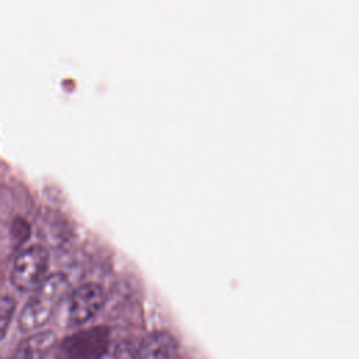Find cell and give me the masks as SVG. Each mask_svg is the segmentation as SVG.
Segmentation results:
<instances>
[{
  "label": "cell",
  "mask_w": 359,
  "mask_h": 359,
  "mask_svg": "<svg viewBox=\"0 0 359 359\" xmlns=\"http://www.w3.org/2000/svg\"><path fill=\"white\" fill-rule=\"evenodd\" d=\"M69 287V279L65 273L48 275L24 304L18 316L20 330L24 332H36L42 328L50 320L56 304L67 294Z\"/></svg>",
  "instance_id": "cell-1"
},
{
  "label": "cell",
  "mask_w": 359,
  "mask_h": 359,
  "mask_svg": "<svg viewBox=\"0 0 359 359\" xmlns=\"http://www.w3.org/2000/svg\"><path fill=\"white\" fill-rule=\"evenodd\" d=\"M49 252L42 245H29L13 261L10 280L20 292H34L48 278Z\"/></svg>",
  "instance_id": "cell-2"
},
{
  "label": "cell",
  "mask_w": 359,
  "mask_h": 359,
  "mask_svg": "<svg viewBox=\"0 0 359 359\" xmlns=\"http://www.w3.org/2000/svg\"><path fill=\"white\" fill-rule=\"evenodd\" d=\"M109 342V328L91 327L62 339L57 351L62 359H101L108 352Z\"/></svg>",
  "instance_id": "cell-3"
},
{
  "label": "cell",
  "mask_w": 359,
  "mask_h": 359,
  "mask_svg": "<svg viewBox=\"0 0 359 359\" xmlns=\"http://www.w3.org/2000/svg\"><path fill=\"white\" fill-rule=\"evenodd\" d=\"M105 293L97 283H84L74 289L66 303V324L83 325L90 321L104 306Z\"/></svg>",
  "instance_id": "cell-4"
},
{
  "label": "cell",
  "mask_w": 359,
  "mask_h": 359,
  "mask_svg": "<svg viewBox=\"0 0 359 359\" xmlns=\"http://www.w3.org/2000/svg\"><path fill=\"white\" fill-rule=\"evenodd\" d=\"M180 345L167 331H153L139 344V359H178Z\"/></svg>",
  "instance_id": "cell-5"
},
{
  "label": "cell",
  "mask_w": 359,
  "mask_h": 359,
  "mask_svg": "<svg viewBox=\"0 0 359 359\" xmlns=\"http://www.w3.org/2000/svg\"><path fill=\"white\" fill-rule=\"evenodd\" d=\"M55 345L56 335L52 331H36L18 345L14 359H43Z\"/></svg>",
  "instance_id": "cell-6"
},
{
  "label": "cell",
  "mask_w": 359,
  "mask_h": 359,
  "mask_svg": "<svg viewBox=\"0 0 359 359\" xmlns=\"http://www.w3.org/2000/svg\"><path fill=\"white\" fill-rule=\"evenodd\" d=\"M14 310H15V302L4 294L1 297V303H0V324H1V335L4 337L7 334V330H8V325L11 323V318H13V314H14Z\"/></svg>",
  "instance_id": "cell-7"
},
{
  "label": "cell",
  "mask_w": 359,
  "mask_h": 359,
  "mask_svg": "<svg viewBox=\"0 0 359 359\" xmlns=\"http://www.w3.org/2000/svg\"><path fill=\"white\" fill-rule=\"evenodd\" d=\"M114 359H139V344L130 339L119 341L114 348Z\"/></svg>",
  "instance_id": "cell-8"
}]
</instances>
